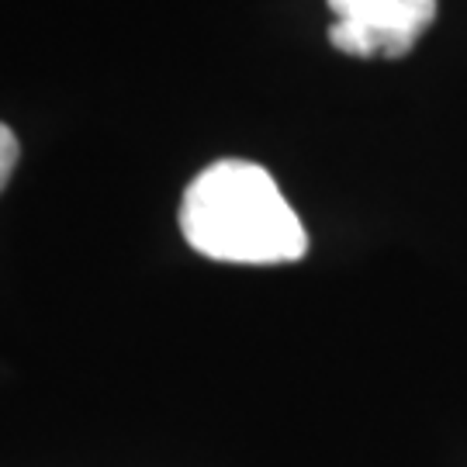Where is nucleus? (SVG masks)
<instances>
[{
    "instance_id": "1",
    "label": "nucleus",
    "mask_w": 467,
    "mask_h": 467,
    "mask_svg": "<svg viewBox=\"0 0 467 467\" xmlns=\"http://www.w3.org/2000/svg\"><path fill=\"white\" fill-rule=\"evenodd\" d=\"M181 233L218 264H295L308 235L277 181L246 160H218L191 181L181 201Z\"/></svg>"
},
{
    "instance_id": "2",
    "label": "nucleus",
    "mask_w": 467,
    "mask_h": 467,
    "mask_svg": "<svg viewBox=\"0 0 467 467\" xmlns=\"http://www.w3.org/2000/svg\"><path fill=\"white\" fill-rule=\"evenodd\" d=\"M336 15L329 42L347 56H409L436 21V0H326Z\"/></svg>"
},
{
    "instance_id": "3",
    "label": "nucleus",
    "mask_w": 467,
    "mask_h": 467,
    "mask_svg": "<svg viewBox=\"0 0 467 467\" xmlns=\"http://www.w3.org/2000/svg\"><path fill=\"white\" fill-rule=\"evenodd\" d=\"M17 156H21V146H17V135L0 121V191L7 187L11 173L17 167Z\"/></svg>"
}]
</instances>
